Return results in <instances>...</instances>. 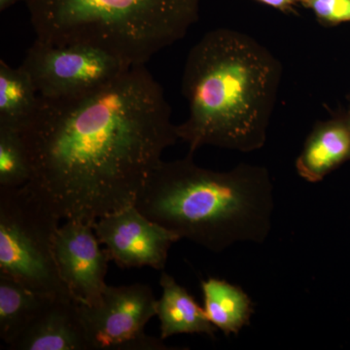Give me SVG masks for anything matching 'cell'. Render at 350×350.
<instances>
[{
    "label": "cell",
    "mask_w": 350,
    "mask_h": 350,
    "mask_svg": "<svg viewBox=\"0 0 350 350\" xmlns=\"http://www.w3.org/2000/svg\"><path fill=\"white\" fill-rule=\"evenodd\" d=\"M154 170L135 206L147 218L213 252L237 243H262L271 229L273 187L261 165L241 163L228 172L199 167L193 159Z\"/></svg>",
    "instance_id": "3"
},
{
    "label": "cell",
    "mask_w": 350,
    "mask_h": 350,
    "mask_svg": "<svg viewBox=\"0 0 350 350\" xmlns=\"http://www.w3.org/2000/svg\"><path fill=\"white\" fill-rule=\"evenodd\" d=\"M349 162L350 113L347 110L315 124L297 158L296 170L304 180L319 183Z\"/></svg>",
    "instance_id": "11"
},
{
    "label": "cell",
    "mask_w": 350,
    "mask_h": 350,
    "mask_svg": "<svg viewBox=\"0 0 350 350\" xmlns=\"http://www.w3.org/2000/svg\"><path fill=\"white\" fill-rule=\"evenodd\" d=\"M50 297L0 275V338L7 347L24 332Z\"/></svg>",
    "instance_id": "15"
},
{
    "label": "cell",
    "mask_w": 350,
    "mask_h": 350,
    "mask_svg": "<svg viewBox=\"0 0 350 350\" xmlns=\"http://www.w3.org/2000/svg\"><path fill=\"white\" fill-rule=\"evenodd\" d=\"M8 349L89 350L79 303L70 296L50 297L42 310Z\"/></svg>",
    "instance_id": "10"
},
{
    "label": "cell",
    "mask_w": 350,
    "mask_h": 350,
    "mask_svg": "<svg viewBox=\"0 0 350 350\" xmlns=\"http://www.w3.org/2000/svg\"><path fill=\"white\" fill-rule=\"evenodd\" d=\"M39 96L31 76L22 66L0 61V126L23 131L38 110Z\"/></svg>",
    "instance_id": "14"
},
{
    "label": "cell",
    "mask_w": 350,
    "mask_h": 350,
    "mask_svg": "<svg viewBox=\"0 0 350 350\" xmlns=\"http://www.w3.org/2000/svg\"><path fill=\"white\" fill-rule=\"evenodd\" d=\"M36 39L85 44L128 66H145L185 38L200 0H25Z\"/></svg>",
    "instance_id": "4"
},
{
    "label": "cell",
    "mask_w": 350,
    "mask_h": 350,
    "mask_svg": "<svg viewBox=\"0 0 350 350\" xmlns=\"http://www.w3.org/2000/svg\"><path fill=\"white\" fill-rule=\"evenodd\" d=\"M282 77L280 59L252 36L230 29L206 32L184 66L189 114L177 125L179 139L193 154L202 146L262 148Z\"/></svg>",
    "instance_id": "2"
},
{
    "label": "cell",
    "mask_w": 350,
    "mask_h": 350,
    "mask_svg": "<svg viewBox=\"0 0 350 350\" xmlns=\"http://www.w3.org/2000/svg\"><path fill=\"white\" fill-rule=\"evenodd\" d=\"M157 300L148 285L109 286L96 305L79 304L89 350H167L162 338L144 332L157 317Z\"/></svg>",
    "instance_id": "7"
},
{
    "label": "cell",
    "mask_w": 350,
    "mask_h": 350,
    "mask_svg": "<svg viewBox=\"0 0 350 350\" xmlns=\"http://www.w3.org/2000/svg\"><path fill=\"white\" fill-rule=\"evenodd\" d=\"M93 225L66 220L59 226L55 241V256L59 275L75 301L93 306L107 288L109 255L100 248Z\"/></svg>",
    "instance_id": "9"
},
{
    "label": "cell",
    "mask_w": 350,
    "mask_h": 350,
    "mask_svg": "<svg viewBox=\"0 0 350 350\" xmlns=\"http://www.w3.org/2000/svg\"><path fill=\"white\" fill-rule=\"evenodd\" d=\"M31 158L23 133L0 126V189L20 188L29 183Z\"/></svg>",
    "instance_id": "16"
},
{
    "label": "cell",
    "mask_w": 350,
    "mask_h": 350,
    "mask_svg": "<svg viewBox=\"0 0 350 350\" xmlns=\"http://www.w3.org/2000/svg\"><path fill=\"white\" fill-rule=\"evenodd\" d=\"M61 219L27 185L0 189V275L48 296H70L57 269Z\"/></svg>",
    "instance_id": "5"
},
{
    "label": "cell",
    "mask_w": 350,
    "mask_h": 350,
    "mask_svg": "<svg viewBox=\"0 0 350 350\" xmlns=\"http://www.w3.org/2000/svg\"><path fill=\"white\" fill-rule=\"evenodd\" d=\"M21 66L31 76L39 96L53 100L92 93L131 68L93 46L54 45L38 39Z\"/></svg>",
    "instance_id": "6"
},
{
    "label": "cell",
    "mask_w": 350,
    "mask_h": 350,
    "mask_svg": "<svg viewBox=\"0 0 350 350\" xmlns=\"http://www.w3.org/2000/svg\"><path fill=\"white\" fill-rule=\"evenodd\" d=\"M349 108H347V111H349L350 113V96L349 98Z\"/></svg>",
    "instance_id": "20"
},
{
    "label": "cell",
    "mask_w": 350,
    "mask_h": 350,
    "mask_svg": "<svg viewBox=\"0 0 350 350\" xmlns=\"http://www.w3.org/2000/svg\"><path fill=\"white\" fill-rule=\"evenodd\" d=\"M204 308L209 321L226 336L238 335L250 323L254 304L241 287L219 278L202 282Z\"/></svg>",
    "instance_id": "13"
},
{
    "label": "cell",
    "mask_w": 350,
    "mask_h": 350,
    "mask_svg": "<svg viewBox=\"0 0 350 350\" xmlns=\"http://www.w3.org/2000/svg\"><path fill=\"white\" fill-rule=\"evenodd\" d=\"M19 1H22V0H0V11L3 12V11H6L7 9L15 5ZM23 1H25V0H23Z\"/></svg>",
    "instance_id": "19"
},
{
    "label": "cell",
    "mask_w": 350,
    "mask_h": 350,
    "mask_svg": "<svg viewBox=\"0 0 350 350\" xmlns=\"http://www.w3.org/2000/svg\"><path fill=\"white\" fill-rule=\"evenodd\" d=\"M160 284L163 294L157 301V317L162 340L180 334H204L215 338L217 329L186 288L165 271L161 275Z\"/></svg>",
    "instance_id": "12"
},
{
    "label": "cell",
    "mask_w": 350,
    "mask_h": 350,
    "mask_svg": "<svg viewBox=\"0 0 350 350\" xmlns=\"http://www.w3.org/2000/svg\"><path fill=\"white\" fill-rule=\"evenodd\" d=\"M93 227L110 260L125 269L150 267L163 271L170 247L180 239L135 206L98 219Z\"/></svg>",
    "instance_id": "8"
},
{
    "label": "cell",
    "mask_w": 350,
    "mask_h": 350,
    "mask_svg": "<svg viewBox=\"0 0 350 350\" xmlns=\"http://www.w3.org/2000/svg\"><path fill=\"white\" fill-rule=\"evenodd\" d=\"M300 5L312 11L323 27L350 22V0H300Z\"/></svg>",
    "instance_id": "17"
},
{
    "label": "cell",
    "mask_w": 350,
    "mask_h": 350,
    "mask_svg": "<svg viewBox=\"0 0 350 350\" xmlns=\"http://www.w3.org/2000/svg\"><path fill=\"white\" fill-rule=\"evenodd\" d=\"M22 133L32 170L27 185L61 220L92 225L135 206L179 139L163 88L145 66L77 98L40 96Z\"/></svg>",
    "instance_id": "1"
},
{
    "label": "cell",
    "mask_w": 350,
    "mask_h": 350,
    "mask_svg": "<svg viewBox=\"0 0 350 350\" xmlns=\"http://www.w3.org/2000/svg\"><path fill=\"white\" fill-rule=\"evenodd\" d=\"M265 5L273 7L283 13H294L295 9L300 5V0H256Z\"/></svg>",
    "instance_id": "18"
}]
</instances>
